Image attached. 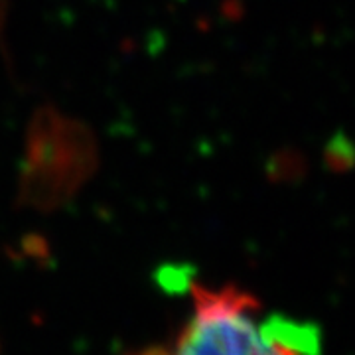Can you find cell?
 Wrapping results in <instances>:
<instances>
[{
    "instance_id": "1",
    "label": "cell",
    "mask_w": 355,
    "mask_h": 355,
    "mask_svg": "<svg viewBox=\"0 0 355 355\" xmlns=\"http://www.w3.org/2000/svg\"><path fill=\"white\" fill-rule=\"evenodd\" d=\"M257 314V300L237 286H196L193 314L174 355H308L318 347L314 328Z\"/></svg>"
},
{
    "instance_id": "2",
    "label": "cell",
    "mask_w": 355,
    "mask_h": 355,
    "mask_svg": "<svg viewBox=\"0 0 355 355\" xmlns=\"http://www.w3.org/2000/svg\"><path fill=\"white\" fill-rule=\"evenodd\" d=\"M326 162L336 172H345L355 166V144L343 135H338L331 140L326 153Z\"/></svg>"
}]
</instances>
